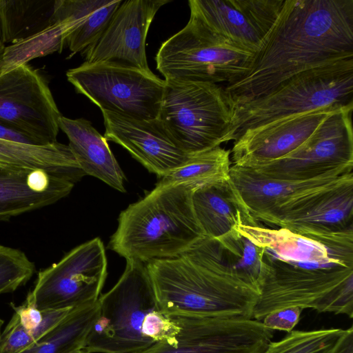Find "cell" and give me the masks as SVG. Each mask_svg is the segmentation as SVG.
Listing matches in <instances>:
<instances>
[{
    "label": "cell",
    "instance_id": "21",
    "mask_svg": "<svg viewBox=\"0 0 353 353\" xmlns=\"http://www.w3.org/2000/svg\"><path fill=\"white\" fill-rule=\"evenodd\" d=\"M59 129L67 136L68 146L85 175L100 179L114 189L125 191V175L108 143L83 118L72 119L61 116Z\"/></svg>",
    "mask_w": 353,
    "mask_h": 353
},
{
    "label": "cell",
    "instance_id": "33",
    "mask_svg": "<svg viewBox=\"0 0 353 353\" xmlns=\"http://www.w3.org/2000/svg\"><path fill=\"white\" fill-rule=\"evenodd\" d=\"M319 312L353 316V278L345 281L321 299L313 308Z\"/></svg>",
    "mask_w": 353,
    "mask_h": 353
},
{
    "label": "cell",
    "instance_id": "10",
    "mask_svg": "<svg viewBox=\"0 0 353 353\" xmlns=\"http://www.w3.org/2000/svg\"><path fill=\"white\" fill-rule=\"evenodd\" d=\"M352 110L353 105L335 110L298 149L249 168L266 177L283 181H307L352 172Z\"/></svg>",
    "mask_w": 353,
    "mask_h": 353
},
{
    "label": "cell",
    "instance_id": "11",
    "mask_svg": "<svg viewBox=\"0 0 353 353\" xmlns=\"http://www.w3.org/2000/svg\"><path fill=\"white\" fill-rule=\"evenodd\" d=\"M103 242L94 238L41 270L27 297L41 310L73 308L98 301L107 276Z\"/></svg>",
    "mask_w": 353,
    "mask_h": 353
},
{
    "label": "cell",
    "instance_id": "35",
    "mask_svg": "<svg viewBox=\"0 0 353 353\" xmlns=\"http://www.w3.org/2000/svg\"><path fill=\"white\" fill-rule=\"evenodd\" d=\"M329 353H353V329H345Z\"/></svg>",
    "mask_w": 353,
    "mask_h": 353
},
{
    "label": "cell",
    "instance_id": "13",
    "mask_svg": "<svg viewBox=\"0 0 353 353\" xmlns=\"http://www.w3.org/2000/svg\"><path fill=\"white\" fill-rule=\"evenodd\" d=\"M230 177L252 217L258 223L274 226L326 192L353 180V172L307 181H283L232 165Z\"/></svg>",
    "mask_w": 353,
    "mask_h": 353
},
{
    "label": "cell",
    "instance_id": "30",
    "mask_svg": "<svg viewBox=\"0 0 353 353\" xmlns=\"http://www.w3.org/2000/svg\"><path fill=\"white\" fill-rule=\"evenodd\" d=\"M345 330H292L278 341H270L263 353H329Z\"/></svg>",
    "mask_w": 353,
    "mask_h": 353
},
{
    "label": "cell",
    "instance_id": "8",
    "mask_svg": "<svg viewBox=\"0 0 353 353\" xmlns=\"http://www.w3.org/2000/svg\"><path fill=\"white\" fill-rule=\"evenodd\" d=\"M68 81L102 111L139 119H157L165 81L151 70L115 62H84Z\"/></svg>",
    "mask_w": 353,
    "mask_h": 353
},
{
    "label": "cell",
    "instance_id": "39",
    "mask_svg": "<svg viewBox=\"0 0 353 353\" xmlns=\"http://www.w3.org/2000/svg\"><path fill=\"white\" fill-rule=\"evenodd\" d=\"M3 321L0 319V338H1V328L3 325Z\"/></svg>",
    "mask_w": 353,
    "mask_h": 353
},
{
    "label": "cell",
    "instance_id": "3",
    "mask_svg": "<svg viewBox=\"0 0 353 353\" xmlns=\"http://www.w3.org/2000/svg\"><path fill=\"white\" fill-rule=\"evenodd\" d=\"M116 284L98 299V316L83 350L88 353H139L172 343L179 325L159 307L146 263L126 261Z\"/></svg>",
    "mask_w": 353,
    "mask_h": 353
},
{
    "label": "cell",
    "instance_id": "34",
    "mask_svg": "<svg viewBox=\"0 0 353 353\" xmlns=\"http://www.w3.org/2000/svg\"><path fill=\"white\" fill-rule=\"evenodd\" d=\"M301 311L302 309L298 306L284 307L269 313L261 322L268 328L288 333L299 323Z\"/></svg>",
    "mask_w": 353,
    "mask_h": 353
},
{
    "label": "cell",
    "instance_id": "2",
    "mask_svg": "<svg viewBox=\"0 0 353 353\" xmlns=\"http://www.w3.org/2000/svg\"><path fill=\"white\" fill-rule=\"evenodd\" d=\"M146 266L166 315L253 319L259 292L230 267L216 239L205 235L180 256Z\"/></svg>",
    "mask_w": 353,
    "mask_h": 353
},
{
    "label": "cell",
    "instance_id": "19",
    "mask_svg": "<svg viewBox=\"0 0 353 353\" xmlns=\"http://www.w3.org/2000/svg\"><path fill=\"white\" fill-rule=\"evenodd\" d=\"M74 185L43 170L0 165V221L50 205L68 195Z\"/></svg>",
    "mask_w": 353,
    "mask_h": 353
},
{
    "label": "cell",
    "instance_id": "4",
    "mask_svg": "<svg viewBox=\"0 0 353 353\" xmlns=\"http://www.w3.org/2000/svg\"><path fill=\"white\" fill-rule=\"evenodd\" d=\"M192 194L182 185H156L121 212L109 248L126 261L144 263L180 256L205 236Z\"/></svg>",
    "mask_w": 353,
    "mask_h": 353
},
{
    "label": "cell",
    "instance_id": "37",
    "mask_svg": "<svg viewBox=\"0 0 353 353\" xmlns=\"http://www.w3.org/2000/svg\"><path fill=\"white\" fill-rule=\"evenodd\" d=\"M5 46L0 43V63L3 57Z\"/></svg>",
    "mask_w": 353,
    "mask_h": 353
},
{
    "label": "cell",
    "instance_id": "20",
    "mask_svg": "<svg viewBox=\"0 0 353 353\" xmlns=\"http://www.w3.org/2000/svg\"><path fill=\"white\" fill-rule=\"evenodd\" d=\"M274 226L307 237L353 228V180L326 192Z\"/></svg>",
    "mask_w": 353,
    "mask_h": 353
},
{
    "label": "cell",
    "instance_id": "29",
    "mask_svg": "<svg viewBox=\"0 0 353 353\" xmlns=\"http://www.w3.org/2000/svg\"><path fill=\"white\" fill-rule=\"evenodd\" d=\"M71 30L68 21H58L38 34L5 46L0 63V75L28 64L33 59L61 52Z\"/></svg>",
    "mask_w": 353,
    "mask_h": 353
},
{
    "label": "cell",
    "instance_id": "23",
    "mask_svg": "<svg viewBox=\"0 0 353 353\" xmlns=\"http://www.w3.org/2000/svg\"><path fill=\"white\" fill-rule=\"evenodd\" d=\"M0 165L40 170L74 184L85 175L68 145H34L0 139Z\"/></svg>",
    "mask_w": 353,
    "mask_h": 353
},
{
    "label": "cell",
    "instance_id": "36",
    "mask_svg": "<svg viewBox=\"0 0 353 353\" xmlns=\"http://www.w3.org/2000/svg\"><path fill=\"white\" fill-rule=\"evenodd\" d=\"M0 139L32 144L23 136L1 125H0Z\"/></svg>",
    "mask_w": 353,
    "mask_h": 353
},
{
    "label": "cell",
    "instance_id": "25",
    "mask_svg": "<svg viewBox=\"0 0 353 353\" xmlns=\"http://www.w3.org/2000/svg\"><path fill=\"white\" fill-rule=\"evenodd\" d=\"M56 0H0V43L14 44L54 23Z\"/></svg>",
    "mask_w": 353,
    "mask_h": 353
},
{
    "label": "cell",
    "instance_id": "14",
    "mask_svg": "<svg viewBox=\"0 0 353 353\" xmlns=\"http://www.w3.org/2000/svg\"><path fill=\"white\" fill-rule=\"evenodd\" d=\"M173 316L180 327L174 341L139 353H263L274 336L255 319Z\"/></svg>",
    "mask_w": 353,
    "mask_h": 353
},
{
    "label": "cell",
    "instance_id": "31",
    "mask_svg": "<svg viewBox=\"0 0 353 353\" xmlns=\"http://www.w3.org/2000/svg\"><path fill=\"white\" fill-rule=\"evenodd\" d=\"M122 1L105 0L98 9L68 35L66 44L71 56L84 52L100 37Z\"/></svg>",
    "mask_w": 353,
    "mask_h": 353
},
{
    "label": "cell",
    "instance_id": "24",
    "mask_svg": "<svg viewBox=\"0 0 353 353\" xmlns=\"http://www.w3.org/2000/svg\"><path fill=\"white\" fill-rule=\"evenodd\" d=\"M74 308V307H73ZM73 308L41 310L26 298L1 332L0 353H21L47 334Z\"/></svg>",
    "mask_w": 353,
    "mask_h": 353
},
{
    "label": "cell",
    "instance_id": "17",
    "mask_svg": "<svg viewBox=\"0 0 353 353\" xmlns=\"http://www.w3.org/2000/svg\"><path fill=\"white\" fill-rule=\"evenodd\" d=\"M341 108H321L246 130L234 141L230 152L233 165L252 168L289 154L305 143L327 117Z\"/></svg>",
    "mask_w": 353,
    "mask_h": 353
},
{
    "label": "cell",
    "instance_id": "12",
    "mask_svg": "<svg viewBox=\"0 0 353 353\" xmlns=\"http://www.w3.org/2000/svg\"><path fill=\"white\" fill-rule=\"evenodd\" d=\"M48 83L28 64L0 75V125L32 144L57 142L61 117Z\"/></svg>",
    "mask_w": 353,
    "mask_h": 353
},
{
    "label": "cell",
    "instance_id": "22",
    "mask_svg": "<svg viewBox=\"0 0 353 353\" xmlns=\"http://www.w3.org/2000/svg\"><path fill=\"white\" fill-rule=\"evenodd\" d=\"M192 203L204 234L212 238L217 239L237 225H260L251 215L230 178L194 191Z\"/></svg>",
    "mask_w": 353,
    "mask_h": 353
},
{
    "label": "cell",
    "instance_id": "28",
    "mask_svg": "<svg viewBox=\"0 0 353 353\" xmlns=\"http://www.w3.org/2000/svg\"><path fill=\"white\" fill-rule=\"evenodd\" d=\"M216 239L230 267L241 280L260 294L265 270L263 248L236 227Z\"/></svg>",
    "mask_w": 353,
    "mask_h": 353
},
{
    "label": "cell",
    "instance_id": "16",
    "mask_svg": "<svg viewBox=\"0 0 353 353\" xmlns=\"http://www.w3.org/2000/svg\"><path fill=\"white\" fill-rule=\"evenodd\" d=\"M167 0L122 1L100 37L84 52L88 63L115 62L149 71L146 38L159 8Z\"/></svg>",
    "mask_w": 353,
    "mask_h": 353
},
{
    "label": "cell",
    "instance_id": "5",
    "mask_svg": "<svg viewBox=\"0 0 353 353\" xmlns=\"http://www.w3.org/2000/svg\"><path fill=\"white\" fill-rule=\"evenodd\" d=\"M352 105L353 58H350L301 72L267 95L235 107L226 142L285 117L330 105Z\"/></svg>",
    "mask_w": 353,
    "mask_h": 353
},
{
    "label": "cell",
    "instance_id": "38",
    "mask_svg": "<svg viewBox=\"0 0 353 353\" xmlns=\"http://www.w3.org/2000/svg\"><path fill=\"white\" fill-rule=\"evenodd\" d=\"M73 353H88L86 351H85L83 349H81V350H77L75 351Z\"/></svg>",
    "mask_w": 353,
    "mask_h": 353
},
{
    "label": "cell",
    "instance_id": "27",
    "mask_svg": "<svg viewBox=\"0 0 353 353\" xmlns=\"http://www.w3.org/2000/svg\"><path fill=\"white\" fill-rule=\"evenodd\" d=\"M230 150L216 147L192 155L183 165L159 179V186L182 185L192 191L230 179Z\"/></svg>",
    "mask_w": 353,
    "mask_h": 353
},
{
    "label": "cell",
    "instance_id": "7",
    "mask_svg": "<svg viewBox=\"0 0 353 353\" xmlns=\"http://www.w3.org/2000/svg\"><path fill=\"white\" fill-rule=\"evenodd\" d=\"M253 54L189 19L161 44L155 61L165 80L230 84L248 71Z\"/></svg>",
    "mask_w": 353,
    "mask_h": 353
},
{
    "label": "cell",
    "instance_id": "9",
    "mask_svg": "<svg viewBox=\"0 0 353 353\" xmlns=\"http://www.w3.org/2000/svg\"><path fill=\"white\" fill-rule=\"evenodd\" d=\"M265 270L253 319L291 306L313 309L334 288L353 278V256L325 261H284L264 254Z\"/></svg>",
    "mask_w": 353,
    "mask_h": 353
},
{
    "label": "cell",
    "instance_id": "1",
    "mask_svg": "<svg viewBox=\"0 0 353 353\" xmlns=\"http://www.w3.org/2000/svg\"><path fill=\"white\" fill-rule=\"evenodd\" d=\"M353 58V0H285L248 71L224 88L234 108L294 75Z\"/></svg>",
    "mask_w": 353,
    "mask_h": 353
},
{
    "label": "cell",
    "instance_id": "26",
    "mask_svg": "<svg viewBox=\"0 0 353 353\" xmlns=\"http://www.w3.org/2000/svg\"><path fill=\"white\" fill-rule=\"evenodd\" d=\"M99 310L98 301L73 308L47 334L21 353H73L83 349Z\"/></svg>",
    "mask_w": 353,
    "mask_h": 353
},
{
    "label": "cell",
    "instance_id": "18",
    "mask_svg": "<svg viewBox=\"0 0 353 353\" xmlns=\"http://www.w3.org/2000/svg\"><path fill=\"white\" fill-rule=\"evenodd\" d=\"M107 141H114L159 178L185 163L192 155L181 150L157 119H139L102 111Z\"/></svg>",
    "mask_w": 353,
    "mask_h": 353
},
{
    "label": "cell",
    "instance_id": "6",
    "mask_svg": "<svg viewBox=\"0 0 353 353\" xmlns=\"http://www.w3.org/2000/svg\"><path fill=\"white\" fill-rule=\"evenodd\" d=\"M165 81L158 119L174 143L194 155L226 142L234 105L224 88L210 82Z\"/></svg>",
    "mask_w": 353,
    "mask_h": 353
},
{
    "label": "cell",
    "instance_id": "15",
    "mask_svg": "<svg viewBox=\"0 0 353 353\" xmlns=\"http://www.w3.org/2000/svg\"><path fill=\"white\" fill-rule=\"evenodd\" d=\"M285 0H190V19L234 45L255 53Z\"/></svg>",
    "mask_w": 353,
    "mask_h": 353
},
{
    "label": "cell",
    "instance_id": "32",
    "mask_svg": "<svg viewBox=\"0 0 353 353\" xmlns=\"http://www.w3.org/2000/svg\"><path fill=\"white\" fill-rule=\"evenodd\" d=\"M34 272V263L25 252L0 244V295L15 291Z\"/></svg>",
    "mask_w": 353,
    "mask_h": 353
}]
</instances>
